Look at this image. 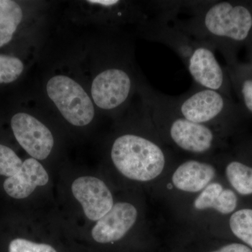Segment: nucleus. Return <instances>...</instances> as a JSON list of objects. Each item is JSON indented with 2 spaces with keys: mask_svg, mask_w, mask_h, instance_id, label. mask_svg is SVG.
I'll list each match as a JSON object with an SVG mask.
<instances>
[{
  "mask_svg": "<svg viewBox=\"0 0 252 252\" xmlns=\"http://www.w3.org/2000/svg\"><path fill=\"white\" fill-rule=\"evenodd\" d=\"M72 191L81 204L86 217L98 220L112 209V193L104 182L94 177H81L73 182Z\"/></svg>",
  "mask_w": 252,
  "mask_h": 252,
  "instance_id": "1a4fd4ad",
  "label": "nucleus"
},
{
  "mask_svg": "<svg viewBox=\"0 0 252 252\" xmlns=\"http://www.w3.org/2000/svg\"><path fill=\"white\" fill-rule=\"evenodd\" d=\"M215 50L208 43L195 40L193 52L186 67L195 84L227 96L228 81L215 56Z\"/></svg>",
  "mask_w": 252,
  "mask_h": 252,
  "instance_id": "423d86ee",
  "label": "nucleus"
},
{
  "mask_svg": "<svg viewBox=\"0 0 252 252\" xmlns=\"http://www.w3.org/2000/svg\"><path fill=\"white\" fill-rule=\"evenodd\" d=\"M137 209L132 204L118 203L102 218L97 220L91 234L94 241L109 243L118 241L135 224Z\"/></svg>",
  "mask_w": 252,
  "mask_h": 252,
  "instance_id": "9d476101",
  "label": "nucleus"
},
{
  "mask_svg": "<svg viewBox=\"0 0 252 252\" xmlns=\"http://www.w3.org/2000/svg\"><path fill=\"white\" fill-rule=\"evenodd\" d=\"M212 252H252V250L243 244L233 243Z\"/></svg>",
  "mask_w": 252,
  "mask_h": 252,
  "instance_id": "4be33fe9",
  "label": "nucleus"
},
{
  "mask_svg": "<svg viewBox=\"0 0 252 252\" xmlns=\"http://www.w3.org/2000/svg\"><path fill=\"white\" fill-rule=\"evenodd\" d=\"M160 10V15L154 20L152 24L150 23L151 31L153 32L152 38L157 42L162 43L173 50L187 66L193 52L195 39L175 23L173 26H170L168 21L172 18V14L167 9Z\"/></svg>",
  "mask_w": 252,
  "mask_h": 252,
  "instance_id": "9b49d317",
  "label": "nucleus"
},
{
  "mask_svg": "<svg viewBox=\"0 0 252 252\" xmlns=\"http://www.w3.org/2000/svg\"><path fill=\"white\" fill-rule=\"evenodd\" d=\"M167 97L172 107L182 117L208 127L209 124L220 122L235 110L227 96L200 87L195 83L186 94L177 97L167 95Z\"/></svg>",
  "mask_w": 252,
  "mask_h": 252,
  "instance_id": "20e7f679",
  "label": "nucleus"
},
{
  "mask_svg": "<svg viewBox=\"0 0 252 252\" xmlns=\"http://www.w3.org/2000/svg\"><path fill=\"white\" fill-rule=\"evenodd\" d=\"M192 17L175 23L195 40L208 43L227 57V45L243 42L252 31V12L230 1H190Z\"/></svg>",
  "mask_w": 252,
  "mask_h": 252,
  "instance_id": "f257e3e1",
  "label": "nucleus"
},
{
  "mask_svg": "<svg viewBox=\"0 0 252 252\" xmlns=\"http://www.w3.org/2000/svg\"><path fill=\"white\" fill-rule=\"evenodd\" d=\"M22 19L23 11L19 4L11 0H0V47L12 39Z\"/></svg>",
  "mask_w": 252,
  "mask_h": 252,
  "instance_id": "2eb2a0df",
  "label": "nucleus"
},
{
  "mask_svg": "<svg viewBox=\"0 0 252 252\" xmlns=\"http://www.w3.org/2000/svg\"><path fill=\"white\" fill-rule=\"evenodd\" d=\"M89 3H91V4H99L102 5V6H106V7H108V6H113V5L117 4L119 1H117V0H94V1H88Z\"/></svg>",
  "mask_w": 252,
  "mask_h": 252,
  "instance_id": "5701e85b",
  "label": "nucleus"
},
{
  "mask_svg": "<svg viewBox=\"0 0 252 252\" xmlns=\"http://www.w3.org/2000/svg\"><path fill=\"white\" fill-rule=\"evenodd\" d=\"M11 128L16 140L36 160L49 157L54 145L49 129L42 123L26 113H18L11 119Z\"/></svg>",
  "mask_w": 252,
  "mask_h": 252,
  "instance_id": "6e6552de",
  "label": "nucleus"
},
{
  "mask_svg": "<svg viewBox=\"0 0 252 252\" xmlns=\"http://www.w3.org/2000/svg\"><path fill=\"white\" fill-rule=\"evenodd\" d=\"M215 177L213 165L190 160L177 167L172 176V182L181 190L195 193L205 189Z\"/></svg>",
  "mask_w": 252,
  "mask_h": 252,
  "instance_id": "ddd939ff",
  "label": "nucleus"
},
{
  "mask_svg": "<svg viewBox=\"0 0 252 252\" xmlns=\"http://www.w3.org/2000/svg\"><path fill=\"white\" fill-rule=\"evenodd\" d=\"M225 175L238 193L243 195L252 194V167L241 162L232 161L225 168Z\"/></svg>",
  "mask_w": 252,
  "mask_h": 252,
  "instance_id": "dca6fc26",
  "label": "nucleus"
},
{
  "mask_svg": "<svg viewBox=\"0 0 252 252\" xmlns=\"http://www.w3.org/2000/svg\"><path fill=\"white\" fill-rule=\"evenodd\" d=\"M237 205L238 198L235 192L223 189L219 183L207 185L194 202V207L197 210L213 208L223 215L234 212Z\"/></svg>",
  "mask_w": 252,
  "mask_h": 252,
  "instance_id": "4468645a",
  "label": "nucleus"
},
{
  "mask_svg": "<svg viewBox=\"0 0 252 252\" xmlns=\"http://www.w3.org/2000/svg\"><path fill=\"white\" fill-rule=\"evenodd\" d=\"M24 66L17 58L0 54V84L16 81L22 74Z\"/></svg>",
  "mask_w": 252,
  "mask_h": 252,
  "instance_id": "a211bd4d",
  "label": "nucleus"
},
{
  "mask_svg": "<svg viewBox=\"0 0 252 252\" xmlns=\"http://www.w3.org/2000/svg\"><path fill=\"white\" fill-rule=\"evenodd\" d=\"M230 228L237 238L252 248V209H242L230 218Z\"/></svg>",
  "mask_w": 252,
  "mask_h": 252,
  "instance_id": "f3484780",
  "label": "nucleus"
},
{
  "mask_svg": "<svg viewBox=\"0 0 252 252\" xmlns=\"http://www.w3.org/2000/svg\"><path fill=\"white\" fill-rule=\"evenodd\" d=\"M113 163L130 180L148 182L161 174L165 164L162 149L142 136L126 134L117 137L111 150Z\"/></svg>",
  "mask_w": 252,
  "mask_h": 252,
  "instance_id": "7ed1b4c3",
  "label": "nucleus"
},
{
  "mask_svg": "<svg viewBox=\"0 0 252 252\" xmlns=\"http://www.w3.org/2000/svg\"><path fill=\"white\" fill-rule=\"evenodd\" d=\"M49 180V175L43 165L31 158L23 162L17 173L4 181V189L11 198L24 199L30 196L36 187L47 185Z\"/></svg>",
  "mask_w": 252,
  "mask_h": 252,
  "instance_id": "f8f14e48",
  "label": "nucleus"
},
{
  "mask_svg": "<svg viewBox=\"0 0 252 252\" xmlns=\"http://www.w3.org/2000/svg\"><path fill=\"white\" fill-rule=\"evenodd\" d=\"M49 98L63 117L75 126H85L94 119L92 101L82 87L66 76H55L46 86Z\"/></svg>",
  "mask_w": 252,
  "mask_h": 252,
  "instance_id": "39448f33",
  "label": "nucleus"
},
{
  "mask_svg": "<svg viewBox=\"0 0 252 252\" xmlns=\"http://www.w3.org/2000/svg\"><path fill=\"white\" fill-rule=\"evenodd\" d=\"M147 110L157 123L166 126L174 144L186 152L203 154L212 148L215 132L211 127L187 120L172 107L166 94L149 89L144 91Z\"/></svg>",
  "mask_w": 252,
  "mask_h": 252,
  "instance_id": "f03ea898",
  "label": "nucleus"
},
{
  "mask_svg": "<svg viewBox=\"0 0 252 252\" xmlns=\"http://www.w3.org/2000/svg\"><path fill=\"white\" fill-rule=\"evenodd\" d=\"M23 162L12 149L0 144V175L11 177L17 173Z\"/></svg>",
  "mask_w": 252,
  "mask_h": 252,
  "instance_id": "6ab92c4d",
  "label": "nucleus"
},
{
  "mask_svg": "<svg viewBox=\"0 0 252 252\" xmlns=\"http://www.w3.org/2000/svg\"><path fill=\"white\" fill-rule=\"evenodd\" d=\"M9 252H57L51 245L33 243L25 239L17 238L9 244Z\"/></svg>",
  "mask_w": 252,
  "mask_h": 252,
  "instance_id": "aec40b11",
  "label": "nucleus"
},
{
  "mask_svg": "<svg viewBox=\"0 0 252 252\" xmlns=\"http://www.w3.org/2000/svg\"><path fill=\"white\" fill-rule=\"evenodd\" d=\"M240 93L245 108L252 113V78H245L240 81Z\"/></svg>",
  "mask_w": 252,
  "mask_h": 252,
  "instance_id": "412c9836",
  "label": "nucleus"
},
{
  "mask_svg": "<svg viewBox=\"0 0 252 252\" xmlns=\"http://www.w3.org/2000/svg\"><path fill=\"white\" fill-rule=\"evenodd\" d=\"M132 87L133 81L127 70L124 68L112 67L94 78L91 94L99 108L112 110L127 102Z\"/></svg>",
  "mask_w": 252,
  "mask_h": 252,
  "instance_id": "0eeeda50",
  "label": "nucleus"
}]
</instances>
